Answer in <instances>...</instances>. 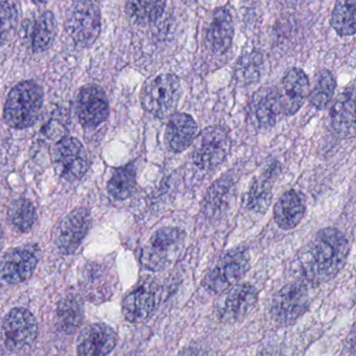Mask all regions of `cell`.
Masks as SVG:
<instances>
[{
  "label": "cell",
  "mask_w": 356,
  "mask_h": 356,
  "mask_svg": "<svg viewBox=\"0 0 356 356\" xmlns=\"http://www.w3.org/2000/svg\"><path fill=\"white\" fill-rule=\"evenodd\" d=\"M349 243L335 228H325L300 251L298 272L304 284H323L334 278L345 266Z\"/></svg>",
  "instance_id": "1"
},
{
  "label": "cell",
  "mask_w": 356,
  "mask_h": 356,
  "mask_svg": "<svg viewBox=\"0 0 356 356\" xmlns=\"http://www.w3.org/2000/svg\"><path fill=\"white\" fill-rule=\"evenodd\" d=\"M44 92L42 87L33 81L16 85L8 95L3 109V120L13 129L32 127L40 118Z\"/></svg>",
  "instance_id": "2"
},
{
  "label": "cell",
  "mask_w": 356,
  "mask_h": 356,
  "mask_svg": "<svg viewBox=\"0 0 356 356\" xmlns=\"http://www.w3.org/2000/svg\"><path fill=\"white\" fill-rule=\"evenodd\" d=\"M185 243L184 231L165 227L156 231L141 254V264L152 272L170 268L180 256Z\"/></svg>",
  "instance_id": "3"
},
{
  "label": "cell",
  "mask_w": 356,
  "mask_h": 356,
  "mask_svg": "<svg viewBox=\"0 0 356 356\" xmlns=\"http://www.w3.org/2000/svg\"><path fill=\"white\" fill-rule=\"evenodd\" d=\"M182 95L181 82L176 74H159L143 87L141 105L145 111L158 118H170Z\"/></svg>",
  "instance_id": "4"
},
{
  "label": "cell",
  "mask_w": 356,
  "mask_h": 356,
  "mask_svg": "<svg viewBox=\"0 0 356 356\" xmlns=\"http://www.w3.org/2000/svg\"><path fill=\"white\" fill-rule=\"evenodd\" d=\"M250 268L249 256L236 249L225 253L206 273L202 281L204 289L212 295H220L238 284Z\"/></svg>",
  "instance_id": "5"
},
{
  "label": "cell",
  "mask_w": 356,
  "mask_h": 356,
  "mask_svg": "<svg viewBox=\"0 0 356 356\" xmlns=\"http://www.w3.org/2000/svg\"><path fill=\"white\" fill-rule=\"evenodd\" d=\"M231 147L230 131L226 127H208L193 141V162L201 170H213L228 157Z\"/></svg>",
  "instance_id": "6"
},
{
  "label": "cell",
  "mask_w": 356,
  "mask_h": 356,
  "mask_svg": "<svg viewBox=\"0 0 356 356\" xmlns=\"http://www.w3.org/2000/svg\"><path fill=\"white\" fill-rule=\"evenodd\" d=\"M66 28L79 47L92 45L101 33L102 16L99 3L86 0L72 3L67 11Z\"/></svg>",
  "instance_id": "7"
},
{
  "label": "cell",
  "mask_w": 356,
  "mask_h": 356,
  "mask_svg": "<svg viewBox=\"0 0 356 356\" xmlns=\"http://www.w3.org/2000/svg\"><path fill=\"white\" fill-rule=\"evenodd\" d=\"M307 285L303 282L289 283L273 298L270 314L275 322L286 326L301 318L309 307Z\"/></svg>",
  "instance_id": "8"
},
{
  "label": "cell",
  "mask_w": 356,
  "mask_h": 356,
  "mask_svg": "<svg viewBox=\"0 0 356 356\" xmlns=\"http://www.w3.org/2000/svg\"><path fill=\"white\" fill-rule=\"evenodd\" d=\"M54 163L57 174L70 182L82 179L89 168L86 149L80 140L70 136L58 141L54 149Z\"/></svg>",
  "instance_id": "9"
},
{
  "label": "cell",
  "mask_w": 356,
  "mask_h": 356,
  "mask_svg": "<svg viewBox=\"0 0 356 356\" xmlns=\"http://www.w3.org/2000/svg\"><path fill=\"white\" fill-rule=\"evenodd\" d=\"M6 345L12 352L24 351L36 341L38 325L30 310L18 307L12 309L3 320Z\"/></svg>",
  "instance_id": "10"
},
{
  "label": "cell",
  "mask_w": 356,
  "mask_h": 356,
  "mask_svg": "<svg viewBox=\"0 0 356 356\" xmlns=\"http://www.w3.org/2000/svg\"><path fill=\"white\" fill-rule=\"evenodd\" d=\"M309 79L300 68L285 72L281 85L276 88L280 113L291 116L297 113L309 95Z\"/></svg>",
  "instance_id": "11"
},
{
  "label": "cell",
  "mask_w": 356,
  "mask_h": 356,
  "mask_svg": "<svg viewBox=\"0 0 356 356\" xmlns=\"http://www.w3.org/2000/svg\"><path fill=\"white\" fill-rule=\"evenodd\" d=\"M226 293L218 307V316L224 323L239 322L251 312L257 303V289L250 283L235 285Z\"/></svg>",
  "instance_id": "12"
},
{
  "label": "cell",
  "mask_w": 356,
  "mask_h": 356,
  "mask_svg": "<svg viewBox=\"0 0 356 356\" xmlns=\"http://www.w3.org/2000/svg\"><path fill=\"white\" fill-rule=\"evenodd\" d=\"M109 113V101L101 87L88 85L81 89L76 97V115L83 126H99L107 120Z\"/></svg>",
  "instance_id": "13"
},
{
  "label": "cell",
  "mask_w": 356,
  "mask_h": 356,
  "mask_svg": "<svg viewBox=\"0 0 356 356\" xmlns=\"http://www.w3.org/2000/svg\"><path fill=\"white\" fill-rule=\"evenodd\" d=\"M38 264L36 248L30 245L14 248L3 256L0 273L3 280L10 284H18L29 280L34 274Z\"/></svg>",
  "instance_id": "14"
},
{
  "label": "cell",
  "mask_w": 356,
  "mask_h": 356,
  "mask_svg": "<svg viewBox=\"0 0 356 356\" xmlns=\"http://www.w3.org/2000/svg\"><path fill=\"white\" fill-rule=\"evenodd\" d=\"M90 226V213L85 208L70 212L60 222L55 241L62 253L72 255L78 250Z\"/></svg>",
  "instance_id": "15"
},
{
  "label": "cell",
  "mask_w": 356,
  "mask_h": 356,
  "mask_svg": "<svg viewBox=\"0 0 356 356\" xmlns=\"http://www.w3.org/2000/svg\"><path fill=\"white\" fill-rule=\"evenodd\" d=\"M280 114L276 88L264 87L254 93L248 106V120L256 130H268L275 126Z\"/></svg>",
  "instance_id": "16"
},
{
  "label": "cell",
  "mask_w": 356,
  "mask_h": 356,
  "mask_svg": "<svg viewBox=\"0 0 356 356\" xmlns=\"http://www.w3.org/2000/svg\"><path fill=\"white\" fill-rule=\"evenodd\" d=\"M118 333L103 323L87 326L79 335L76 350L79 356H107L118 343Z\"/></svg>",
  "instance_id": "17"
},
{
  "label": "cell",
  "mask_w": 356,
  "mask_h": 356,
  "mask_svg": "<svg viewBox=\"0 0 356 356\" xmlns=\"http://www.w3.org/2000/svg\"><path fill=\"white\" fill-rule=\"evenodd\" d=\"M331 126L341 138L355 135V87L346 88L333 104L330 111Z\"/></svg>",
  "instance_id": "18"
},
{
  "label": "cell",
  "mask_w": 356,
  "mask_h": 356,
  "mask_svg": "<svg viewBox=\"0 0 356 356\" xmlns=\"http://www.w3.org/2000/svg\"><path fill=\"white\" fill-rule=\"evenodd\" d=\"M197 124L187 113H172L165 128V143L174 153H182L193 145L197 138Z\"/></svg>",
  "instance_id": "19"
},
{
  "label": "cell",
  "mask_w": 356,
  "mask_h": 356,
  "mask_svg": "<svg viewBox=\"0 0 356 356\" xmlns=\"http://www.w3.org/2000/svg\"><path fill=\"white\" fill-rule=\"evenodd\" d=\"M156 291L149 283H143L133 289L122 301V314L130 323L147 320L155 310Z\"/></svg>",
  "instance_id": "20"
},
{
  "label": "cell",
  "mask_w": 356,
  "mask_h": 356,
  "mask_svg": "<svg viewBox=\"0 0 356 356\" xmlns=\"http://www.w3.org/2000/svg\"><path fill=\"white\" fill-rule=\"evenodd\" d=\"M279 172V165L272 161L258 178L254 179L247 197V207L252 211L264 213L273 199V186Z\"/></svg>",
  "instance_id": "21"
},
{
  "label": "cell",
  "mask_w": 356,
  "mask_h": 356,
  "mask_svg": "<svg viewBox=\"0 0 356 356\" xmlns=\"http://www.w3.org/2000/svg\"><path fill=\"white\" fill-rule=\"evenodd\" d=\"M234 26L230 11L226 8H218L213 13L207 33L210 49L216 55H222L232 45Z\"/></svg>",
  "instance_id": "22"
},
{
  "label": "cell",
  "mask_w": 356,
  "mask_h": 356,
  "mask_svg": "<svg viewBox=\"0 0 356 356\" xmlns=\"http://www.w3.org/2000/svg\"><path fill=\"white\" fill-rule=\"evenodd\" d=\"M305 214V204L295 191L283 193L274 208L275 222L282 230H291L300 224Z\"/></svg>",
  "instance_id": "23"
},
{
  "label": "cell",
  "mask_w": 356,
  "mask_h": 356,
  "mask_svg": "<svg viewBox=\"0 0 356 356\" xmlns=\"http://www.w3.org/2000/svg\"><path fill=\"white\" fill-rule=\"evenodd\" d=\"M84 310L76 297L68 296L60 301L57 309V326L65 333H72L82 324Z\"/></svg>",
  "instance_id": "24"
},
{
  "label": "cell",
  "mask_w": 356,
  "mask_h": 356,
  "mask_svg": "<svg viewBox=\"0 0 356 356\" xmlns=\"http://www.w3.org/2000/svg\"><path fill=\"white\" fill-rule=\"evenodd\" d=\"M57 35V22L51 12L40 14L35 22L32 34V47L35 53L47 51Z\"/></svg>",
  "instance_id": "25"
},
{
  "label": "cell",
  "mask_w": 356,
  "mask_h": 356,
  "mask_svg": "<svg viewBox=\"0 0 356 356\" xmlns=\"http://www.w3.org/2000/svg\"><path fill=\"white\" fill-rule=\"evenodd\" d=\"M136 188V170L133 164L118 168L108 182V193L113 199L124 201L134 193Z\"/></svg>",
  "instance_id": "26"
},
{
  "label": "cell",
  "mask_w": 356,
  "mask_h": 356,
  "mask_svg": "<svg viewBox=\"0 0 356 356\" xmlns=\"http://www.w3.org/2000/svg\"><path fill=\"white\" fill-rule=\"evenodd\" d=\"M330 24L339 36H353L356 30L355 1H337L331 15Z\"/></svg>",
  "instance_id": "27"
},
{
  "label": "cell",
  "mask_w": 356,
  "mask_h": 356,
  "mask_svg": "<svg viewBox=\"0 0 356 356\" xmlns=\"http://www.w3.org/2000/svg\"><path fill=\"white\" fill-rule=\"evenodd\" d=\"M337 88L334 76L329 70H322L316 74L314 86L309 91V102L316 109L324 110L330 103Z\"/></svg>",
  "instance_id": "28"
},
{
  "label": "cell",
  "mask_w": 356,
  "mask_h": 356,
  "mask_svg": "<svg viewBox=\"0 0 356 356\" xmlns=\"http://www.w3.org/2000/svg\"><path fill=\"white\" fill-rule=\"evenodd\" d=\"M164 1H129L126 12L136 24L145 26L157 22L165 9Z\"/></svg>",
  "instance_id": "29"
},
{
  "label": "cell",
  "mask_w": 356,
  "mask_h": 356,
  "mask_svg": "<svg viewBox=\"0 0 356 356\" xmlns=\"http://www.w3.org/2000/svg\"><path fill=\"white\" fill-rule=\"evenodd\" d=\"M9 220L14 228L20 232H29L36 222V209L34 204L28 199H18L10 206Z\"/></svg>",
  "instance_id": "30"
},
{
  "label": "cell",
  "mask_w": 356,
  "mask_h": 356,
  "mask_svg": "<svg viewBox=\"0 0 356 356\" xmlns=\"http://www.w3.org/2000/svg\"><path fill=\"white\" fill-rule=\"evenodd\" d=\"M19 6L13 1H0V47L7 44L17 31Z\"/></svg>",
  "instance_id": "31"
},
{
  "label": "cell",
  "mask_w": 356,
  "mask_h": 356,
  "mask_svg": "<svg viewBox=\"0 0 356 356\" xmlns=\"http://www.w3.org/2000/svg\"><path fill=\"white\" fill-rule=\"evenodd\" d=\"M262 58L259 54L251 53L241 57L235 68V79L238 85H251L259 80Z\"/></svg>",
  "instance_id": "32"
},
{
  "label": "cell",
  "mask_w": 356,
  "mask_h": 356,
  "mask_svg": "<svg viewBox=\"0 0 356 356\" xmlns=\"http://www.w3.org/2000/svg\"><path fill=\"white\" fill-rule=\"evenodd\" d=\"M231 187H232V183L231 181H227L226 179H220L218 182L213 183L205 199L206 211L213 214L214 212L220 210L230 193Z\"/></svg>",
  "instance_id": "33"
},
{
  "label": "cell",
  "mask_w": 356,
  "mask_h": 356,
  "mask_svg": "<svg viewBox=\"0 0 356 356\" xmlns=\"http://www.w3.org/2000/svg\"><path fill=\"white\" fill-rule=\"evenodd\" d=\"M3 228H1V226H0V251H1V249H3Z\"/></svg>",
  "instance_id": "34"
}]
</instances>
